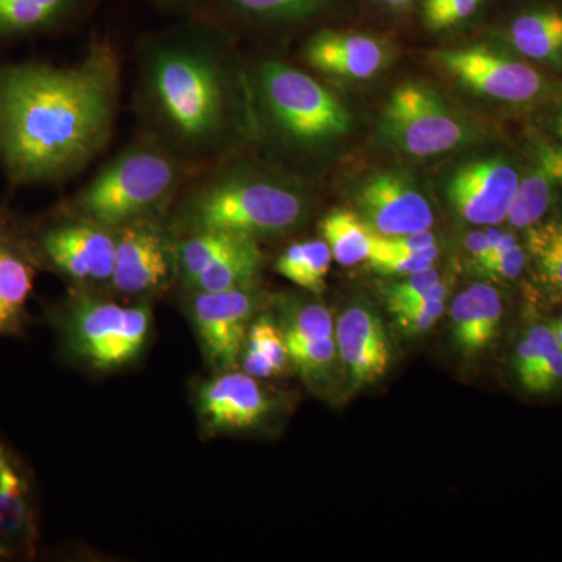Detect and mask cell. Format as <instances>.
Listing matches in <instances>:
<instances>
[{"label":"cell","mask_w":562,"mask_h":562,"mask_svg":"<svg viewBox=\"0 0 562 562\" xmlns=\"http://www.w3.org/2000/svg\"><path fill=\"white\" fill-rule=\"evenodd\" d=\"M121 65L95 44L69 68L0 69V160L14 183H41L79 172L109 143Z\"/></svg>","instance_id":"cell-1"},{"label":"cell","mask_w":562,"mask_h":562,"mask_svg":"<svg viewBox=\"0 0 562 562\" xmlns=\"http://www.w3.org/2000/svg\"><path fill=\"white\" fill-rule=\"evenodd\" d=\"M52 327L63 353L94 372H116L143 358L154 331L149 303L121 305L79 291L54 310Z\"/></svg>","instance_id":"cell-2"},{"label":"cell","mask_w":562,"mask_h":562,"mask_svg":"<svg viewBox=\"0 0 562 562\" xmlns=\"http://www.w3.org/2000/svg\"><path fill=\"white\" fill-rule=\"evenodd\" d=\"M305 198L286 184L233 176L203 188L184 221L191 233L228 232L249 238L283 235L306 217Z\"/></svg>","instance_id":"cell-3"},{"label":"cell","mask_w":562,"mask_h":562,"mask_svg":"<svg viewBox=\"0 0 562 562\" xmlns=\"http://www.w3.org/2000/svg\"><path fill=\"white\" fill-rule=\"evenodd\" d=\"M176 181L177 166L171 158L151 149L128 150L85 188L74 210L77 220L116 231L160 205Z\"/></svg>","instance_id":"cell-4"},{"label":"cell","mask_w":562,"mask_h":562,"mask_svg":"<svg viewBox=\"0 0 562 562\" xmlns=\"http://www.w3.org/2000/svg\"><path fill=\"white\" fill-rule=\"evenodd\" d=\"M150 88L173 131L191 140L209 139L224 120V87L211 58L201 52L162 49L150 65Z\"/></svg>","instance_id":"cell-5"},{"label":"cell","mask_w":562,"mask_h":562,"mask_svg":"<svg viewBox=\"0 0 562 562\" xmlns=\"http://www.w3.org/2000/svg\"><path fill=\"white\" fill-rule=\"evenodd\" d=\"M260 83L273 121L291 139L317 146L349 133V111L308 74L269 61L261 66Z\"/></svg>","instance_id":"cell-6"},{"label":"cell","mask_w":562,"mask_h":562,"mask_svg":"<svg viewBox=\"0 0 562 562\" xmlns=\"http://www.w3.org/2000/svg\"><path fill=\"white\" fill-rule=\"evenodd\" d=\"M382 131L395 149L413 158H431L464 146L465 122L431 88L405 83L395 88L382 113Z\"/></svg>","instance_id":"cell-7"},{"label":"cell","mask_w":562,"mask_h":562,"mask_svg":"<svg viewBox=\"0 0 562 562\" xmlns=\"http://www.w3.org/2000/svg\"><path fill=\"white\" fill-rule=\"evenodd\" d=\"M260 299L255 286L221 292H187L188 319L214 372L238 369Z\"/></svg>","instance_id":"cell-8"},{"label":"cell","mask_w":562,"mask_h":562,"mask_svg":"<svg viewBox=\"0 0 562 562\" xmlns=\"http://www.w3.org/2000/svg\"><path fill=\"white\" fill-rule=\"evenodd\" d=\"M192 397L199 427L210 438L261 430L279 409L260 380L238 369L201 380Z\"/></svg>","instance_id":"cell-9"},{"label":"cell","mask_w":562,"mask_h":562,"mask_svg":"<svg viewBox=\"0 0 562 562\" xmlns=\"http://www.w3.org/2000/svg\"><path fill=\"white\" fill-rule=\"evenodd\" d=\"M431 58L450 79L492 101L530 102L546 88L538 70L483 44L438 50Z\"/></svg>","instance_id":"cell-10"},{"label":"cell","mask_w":562,"mask_h":562,"mask_svg":"<svg viewBox=\"0 0 562 562\" xmlns=\"http://www.w3.org/2000/svg\"><path fill=\"white\" fill-rule=\"evenodd\" d=\"M111 286L125 297H149L168 288L177 273V247L154 222L138 220L116 228Z\"/></svg>","instance_id":"cell-11"},{"label":"cell","mask_w":562,"mask_h":562,"mask_svg":"<svg viewBox=\"0 0 562 562\" xmlns=\"http://www.w3.org/2000/svg\"><path fill=\"white\" fill-rule=\"evenodd\" d=\"M279 306L276 319L283 333L292 369L310 390H327L336 369L341 368L330 310L322 303L295 299L280 302Z\"/></svg>","instance_id":"cell-12"},{"label":"cell","mask_w":562,"mask_h":562,"mask_svg":"<svg viewBox=\"0 0 562 562\" xmlns=\"http://www.w3.org/2000/svg\"><path fill=\"white\" fill-rule=\"evenodd\" d=\"M40 251L52 268L81 286L111 280L116 233L94 222L77 220L40 236Z\"/></svg>","instance_id":"cell-13"},{"label":"cell","mask_w":562,"mask_h":562,"mask_svg":"<svg viewBox=\"0 0 562 562\" xmlns=\"http://www.w3.org/2000/svg\"><path fill=\"white\" fill-rule=\"evenodd\" d=\"M519 181V171L505 158H480L452 173L447 198L462 221L494 227L508 217Z\"/></svg>","instance_id":"cell-14"},{"label":"cell","mask_w":562,"mask_h":562,"mask_svg":"<svg viewBox=\"0 0 562 562\" xmlns=\"http://www.w3.org/2000/svg\"><path fill=\"white\" fill-rule=\"evenodd\" d=\"M360 216L382 236L430 231L435 224L431 203L409 177L376 172L357 192Z\"/></svg>","instance_id":"cell-15"},{"label":"cell","mask_w":562,"mask_h":562,"mask_svg":"<svg viewBox=\"0 0 562 562\" xmlns=\"http://www.w3.org/2000/svg\"><path fill=\"white\" fill-rule=\"evenodd\" d=\"M38 542V506L31 472L0 439V557L32 558Z\"/></svg>","instance_id":"cell-16"},{"label":"cell","mask_w":562,"mask_h":562,"mask_svg":"<svg viewBox=\"0 0 562 562\" xmlns=\"http://www.w3.org/2000/svg\"><path fill=\"white\" fill-rule=\"evenodd\" d=\"M341 368L351 386L379 382L391 364V346L379 314L366 303L347 306L335 324Z\"/></svg>","instance_id":"cell-17"},{"label":"cell","mask_w":562,"mask_h":562,"mask_svg":"<svg viewBox=\"0 0 562 562\" xmlns=\"http://www.w3.org/2000/svg\"><path fill=\"white\" fill-rule=\"evenodd\" d=\"M312 68L347 80H368L386 68L390 49L382 40L364 33L322 32L303 49Z\"/></svg>","instance_id":"cell-18"},{"label":"cell","mask_w":562,"mask_h":562,"mask_svg":"<svg viewBox=\"0 0 562 562\" xmlns=\"http://www.w3.org/2000/svg\"><path fill=\"white\" fill-rule=\"evenodd\" d=\"M503 302L495 288L475 283L457 295L450 310L452 338L464 355H476L494 341L501 327Z\"/></svg>","instance_id":"cell-19"},{"label":"cell","mask_w":562,"mask_h":562,"mask_svg":"<svg viewBox=\"0 0 562 562\" xmlns=\"http://www.w3.org/2000/svg\"><path fill=\"white\" fill-rule=\"evenodd\" d=\"M32 290V262L0 231V336H18L24 330Z\"/></svg>","instance_id":"cell-20"},{"label":"cell","mask_w":562,"mask_h":562,"mask_svg":"<svg viewBox=\"0 0 562 562\" xmlns=\"http://www.w3.org/2000/svg\"><path fill=\"white\" fill-rule=\"evenodd\" d=\"M508 40L528 60L562 68V11L542 7L525 11L509 24Z\"/></svg>","instance_id":"cell-21"},{"label":"cell","mask_w":562,"mask_h":562,"mask_svg":"<svg viewBox=\"0 0 562 562\" xmlns=\"http://www.w3.org/2000/svg\"><path fill=\"white\" fill-rule=\"evenodd\" d=\"M238 368L258 380L276 379L292 369L283 333L271 314H257L251 321Z\"/></svg>","instance_id":"cell-22"},{"label":"cell","mask_w":562,"mask_h":562,"mask_svg":"<svg viewBox=\"0 0 562 562\" xmlns=\"http://www.w3.org/2000/svg\"><path fill=\"white\" fill-rule=\"evenodd\" d=\"M319 228L333 260L344 268L360 265L371 257L373 231L360 214L349 210H333L322 220Z\"/></svg>","instance_id":"cell-23"},{"label":"cell","mask_w":562,"mask_h":562,"mask_svg":"<svg viewBox=\"0 0 562 562\" xmlns=\"http://www.w3.org/2000/svg\"><path fill=\"white\" fill-rule=\"evenodd\" d=\"M331 251L324 239L292 244L277 260L280 276L302 290L322 294L331 265Z\"/></svg>","instance_id":"cell-24"},{"label":"cell","mask_w":562,"mask_h":562,"mask_svg":"<svg viewBox=\"0 0 562 562\" xmlns=\"http://www.w3.org/2000/svg\"><path fill=\"white\" fill-rule=\"evenodd\" d=\"M558 187L557 180L536 162L524 179L520 177L506 221L516 228H530L539 224L552 205Z\"/></svg>","instance_id":"cell-25"},{"label":"cell","mask_w":562,"mask_h":562,"mask_svg":"<svg viewBox=\"0 0 562 562\" xmlns=\"http://www.w3.org/2000/svg\"><path fill=\"white\" fill-rule=\"evenodd\" d=\"M527 246L541 279L562 292V221L532 225Z\"/></svg>","instance_id":"cell-26"},{"label":"cell","mask_w":562,"mask_h":562,"mask_svg":"<svg viewBox=\"0 0 562 562\" xmlns=\"http://www.w3.org/2000/svg\"><path fill=\"white\" fill-rule=\"evenodd\" d=\"M68 0H0V35L33 31L49 24Z\"/></svg>","instance_id":"cell-27"},{"label":"cell","mask_w":562,"mask_h":562,"mask_svg":"<svg viewBox=\"0 0 562 562\" xmlns=\"http://www.w3.org/2000/svg\"><path fill=\"white\" fill-rule=\"evenodd\" d=\"M446 283H442L441 276L432 268L403 277V280L395 281L384 291L390 312L397 308V306L405 305V303L446 297Z\"/></svg>","instance_id":"cell-28"},{"label":"cell","mask_w":562,"mask_h":562,"mask_svg":"<svg viewBox=\"0 0 562 562\" xmlns=\"http://www.w3.org/2000/svg\"><path fill=\"white\" fill-rule=\"evenodd\" d=\"M558 349H560V344L554 338L552 328L546 327V325H536L527 333L517 347L516 355V372L524 387L530 382L539 366Z\"/></svg>","instance_id":"cell-29"},{"label":"cell","mask_w":562,"mask_h":562,"mask_svg":"<svg viewBox=\"0 0 562 562\" xmlns=\"http://www.w3.org/2000/svg\"><path fill=\"white\" fill-rule=\"evenodd\" d=\"M487 0H420V16L431 32L450 31L471 20Z\"/></svg>","instance_id":"cell-30"},{"label":"cell","mask_w":562,"mask_h":562,"mask_svg":"<svg viewBox=\"0 0 562 562\" xmlns=\"http://www.w3.org/2000/svg\"><path fill=\"white\" fill-rule=\"evenodd\" d=\"M438 257L439 247L436 244L419 254L372 249L368 262L373 271L383 273V276L406 277L431 269Z\"/></svg>","instance_id":"cell-31"},{"label":"cell","mask_w":562,"mask_h":562,"mask_svg":"<svg viewBox=\"0 0 562 562\" xmlns=\"http://www.w3.org/2000/svg\"><path fill=\"white\" fill-rule=\"evenodd\" d=\"M328 0H232L233 7L258 20H297L321 9Z\"/></svg>","instance_id":"cell-32"},{"label":"cell","mask_w":562,"mask_h":562,"mask_svg":"<svg viewBox=\"0 0 562 562\" xmlns=\"http://www.w3.org/2000/svg\"><path fill=\"white\" fill-rule=\"evenodd\" d=\"M446 299H427V301L406 303L392 310L394 319L406 335L416 336L430 330L441 319Z\"/></svg>","instance_id":"cell-33"},{"label":"cell","mask_w":562,"mask_h":562,"mask_svg":"<svg viewBox=\"0 0 562 562\" xmlns=\"http://www.w3.org/2000/svg\"><path fill=\"white\" fill-rule=\"evenodd\" d=\"M436 246V236L430 231L406 233L398 236H382L373 232L372 249L419 254Z\"/></svg>","instance_id":"cell-34"},{"label":"cell","mask_w":562,"mask_h":562,"mask_svg":"<svg viewBox=\"0 0 562 562\" xmlns=\"http://www.w3.org/2000/svg\"><path fill=\"white\" fill-rule=\"evenodd\" d=\"M562 384V350L553 351L546 361L539 366L530 382L524 387L531 394H549Z\"/></svg>","instance_id":"cell-35"},{"label":"cell","mask_w":562,"mask_h":562,"mask_svg":"<svg viewBox=\"0 0 562 562\" xmlns=\"http://www.w3.org/2000/svg\"><path fill=\"white\" fill-rule=\"evenodd\" d=\"M525 261H527V254L517 244L512 250L480 269L479 273L492 280H514L522 272Z\"/></svg>","instance_id":"cell-36"},{"label":"cell","mask_w":562,"mask_h":562,"mask_svg":"<svg viewBox=\"0 0 562 562\" xmlns=\"http://www.w3.org/2000/svg\"><path fill=\"white\" fill-rule=\"evenodd\" d=\"M536 162L546 169L562 187V144L539 140L536 144Z\"/></svg>","instance_id":"cell-37"},{"label":"cell","mask_w":562,"mask_h":562,"mask_svg":"<svg viewBox=\"0 0 562 562\" xmlns=\"http://www.w3.org/2000/svg\"><path fill=\"white\" fill-rule=\"evenodd\" d=\"M468 250L472 257V265H479L487 251L486 232H475L469 235Z\"/></svg>","instance_id":"cell-38"},{"label":"cell","mask_w":562,"mask_h":562,"mask_svg":"<svg viewBox=\"0 0 562 562\" xmlns=\"http://www.w3.org/2000/svg\"><path fill=\"white\" fill-rule=\"evenodd\" d=\"M550 127H552L554 135H557L558 143L562 144V103L554 110L552 117H550Z\"/></svg>","instance_id":"cell-39"},{"label":"cell","mask_w":562,"mask_h":562,"mask_svg":"<svg viewBox=\"0 0 562 562\" xmlns=\"http://www.w3.org/2000/svg\"><path fill=\"white\" fill-rule=\"evenodd\" d=\"M379 2L383 3L386 9L403 11L409 9L416 0H379Z\"/></svg>","instance_id":"cell-40"},{"label":"cell","mask_w":562,"mask_h":562,"mask_svg":"<svg viewBox=\"0 0 562 562\" xmlns=\"http://www.w3.org/2000/svg\"><path fill=\"white\" fill-rule=\"evenodd\" d=\"M550 328H552L554 333V338H557V341L558 344H560L562 350V316L560 317V319L554 322V324Z\"/></svg>","instance_id":"cell-41"}]
</instances>
